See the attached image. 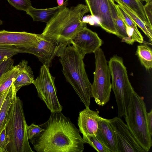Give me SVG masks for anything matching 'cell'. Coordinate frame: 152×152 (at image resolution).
Segmentation results:
<instances>
[{"label":"cell","mask_w":152,"mask_h":152,"mask_svg":"<svg viewBox=\"0 0 152 152\" xmlns=\"http://www.w3.org/2000/svg\"><path fill=\"white\" fill-rule=\"evenodd\" d=\"M39 126L44 130L30 141L37 152H83L85 143L69 118L61 112L51 113L48 119Z\"/></svg>","instance_id":"6da1fadb"},{"label":"cell","mask_w":152,"mask_h":152,"mask_svg":"<svg viewBox=\"0 0 152 152\" xmlns=\"http://www.w3.org/2000/svg\"><path fill=\"white\" fill-rule=\"evenodd\" d=\"M89 11L86 5L79 4L68 8H61L47 23L41 34L43 37L64 46L70 44L72 38L83 28L85 14Z\"/></svg>","instance_id":"7a4b0ae2"},{"label":"cell","mask_w":152,"mask_h":152,"mask_svg":"<svg viewBox=\"0 0 152 152\" xmlns=\"http://www.w3.org/2000/svg\"><path fill=\"white\" fill-rule=\"evenodd\" d=\"M59 57L66 81L85 107H89L92 97V84L86 72L82 56L73 45L69 44L65 47Z\"/></svg>","instance_id":"3957f363"},{"label":"cell","mask_w":152,"mask_h":152,"mask_svg":"<svg viewBox=\"0 0 152 152\" xmlns=\"http://www.w3.org/2000/svg\"><path fill=\"white\" fill-rule=\"evenodd\" d=\"M23 104L15 96L7 116L5 150L6 152H33L28 141Z\"/></svg>","instance_id":"277c9868"},{"label":"cell","mask_w":152,"mask_h":152,"mask_svg":"<svg viewBox=\"0 0 152 152\" xmlns=\"http://www.w3.org/2000/svg\"><path fill=\"white\" fill-rule=\"evenodd\" d=\"M147 112L143 98L134 91L124 116L133 135L148 152L152 146V140L147 126Z\"/></svg>","instance_id":"5b68a950"},{"label":"cell","mask_w":152,"mask_h":152,"mask_svg":"<svg viewBox=\"0 0 152 152\" xmlns=\"http://www.w3.org/2000/svg\"><path fill=\"white\" fill-rule=\"evenodd\" d=\"M108 63L112 78L111 88L117 105L118 117L121 118L124 116L134 90L129 81L122 58L114 55Z\"/></svg>","instance_id":"8992f818"},{"label":"cell","mask_w":152,"mask_h":152,"mask_svg":"<svg viewBox=\"0 0 152 152\" xmlns=\"http://www.w3.org/2000/svg\"><path fill=\"white\" fill-rule=\"evenodd\" d=\"M95 69L91 86L92 97L99 105L104 106L109 100L111 91L110 74L104 54L100 48L94 53Z\"/></svg>","instance_id":"52a82bcc"},{"label":"cell","mask_w":152,"mask_h":152,"mask_svg":"<svg viewBox=\"0 0 152 152\" xmlns=\"http://www.w3.org/2000/svg\"><path fill=\"white\" fill-rule=\"evenodd\" d=\"M55 78L50 74L49 68L43 65L39 76L33 83L37 90L38 97L51 113L61 112L63 108L57 96Z\"/></svg>","instance_id":"ba28073f"},{"label":"cell","mask_w":152,"mask_h":152,"mask_svg":"<svg viewBox=\"0 0 152 152\" xmlns=\"http://www.w3.org/2000/svg\"><path fill=\"white\" fill-rule=\"evenodd\" d=\"M91 16L106 32L118 36L114 17L117 14L114 0H85Z\"/></svg>","instance_id":"9c48e42d"},{"label":"cell","mask_w":152,"mask_h":152,"mask_svg":"<svg viewBox=\"0 0 152 152\" xmlns=\"http://www.w3.org/2000/svg\"><path fill=\"white\" fill-rule=\"evenodd\" d=\"M109 120L116 135L118 152H147L121 118L116 117Z\"/></svg>","instance_id":"30bf717a"},{"label":"cell","mask_w":152,"mask_h":152,"mask_svg":"<svg viewBox=\"0 0 152 152\" xmlns=\"http://www.w3.org/2000/svg\"><path fill=\"white\" fill-rule=\"evenodd\" d=\"M66 47L43 37L35 47H17L22 53L31 54L36 56L43 65L49 68L51 65L53 58L56 56L59 57Z\"/></svg>","instance_id":"8fae6325"},{"label":"cell","mask_w":152,"mask_h":152,"mask_svg":"<svg viewBox=\"0 0 152 152\" xmlns=\"http://www.w3.org/2000/svg\"><path fill=\"white\" fill-rule=\"evenodd\" d=\"M102 41L98 34L85 27L71 39L72 44L84 58L87 54L94 53L102 44Z\"/></svg>","instance_id":"7c38bea8"},{"label":"cell","mask_w":152,"mask_h":152,"mask_svg":"<svg viewBox=\"0 0 152 152\" xmlns=\"http://www.w3.org/2000/svg\"><path fill=\"white\" fill-rule=\"evenodd\" d=\"M43 37L41 34L26 31L0 30V45L34 48Z\"/></svg>","instance_id":"4fadbf2b"},{"label":"cell","mask_w":152,"mask_h":152,"mask_svg":"<svg viewBox=\"0 0 152 152\" xmlns=\"http://www.w3.org/2000/svg\"><path fill=\"white\" fill-rule=\"evenodd\" d=\"M100 117L98 111L91 110L89 107L79 113L77 123L83 136L97 134Z\"/></svg>","instance_id":"5bb4252c"},{"label":"cell","mask_w":152,"mask_h":152,"mask_svg":"<svg viewBox=\"0 0 152 152\" xmlns=\"http://www.w3.org/2000/svg\"><path fill=\"white\" fill-rule=\"evenodd\" d=\"M97 134L110 152H118L116 135L109 119L100 117Z\"/></svg>","instance_id":"9a60e30c"},{"label":"cell","mask_w":152,"mask_h":152,"mask_svg":"<svg viewBox=\"0 0 152 152\" xmlns=\"http://www.w3.org/2000/svg\"><path fill=\"white\" fill-rule=\"evenodd\" d=\"M17 66L19 71L13 83L17 92L22 87L33 84L35 80L33 72L27 61L22 60Z\"/></svg>","instance_id":"2e32d148"},{"label":"cell","mask_w":152,"mask_h":152,"mask_svg":"<svg viewBox=\"0 0 152 152\" xmlns=\"http://www.w3.org/2000/svg\"><path fill=\"white\" fill-rule=\"evenodd\" d=\"M66 0L63 4L60 6L46 9H37L30 7L26 12L34 21L47 23L55 14L62 7L66 6Z\"/></svg>","instance_id":"e0dca14e"},{"label":"cell","mask_w":152,"mask_h":152,"mask_svg":"<svg viewBox=\"0 0 152 152\" xmlns=\"http://www.w3.org/2000/svg\"><path fill=\"white\" fill-rule=\"evenodd\" d=\"M17 93L13 83L0 110V134L5 128L7 113L11 105L13 102L15 97L17 96Z\"/></svg>","instance_id":"ac0fdd59"},{"label":"cell","mask_w":152,"mask_h":152,"mask_svg":"<svg viewBox=\"0 0 152 152\" xmlns=\"http://www.w3.org/2000/svg\"><path fill=\"white\" fill-rule=\"evenodd\" d=\"M116 7L118 15L121 18L125 24L133 29V33L131 37L132 40L134 42L136 41L140 43H143V37L138 30L135 23L119 5L116 4Z\"/></svg>","instance_id":"d6986e66"},{"label":"cell","mask_w":152,"mask_h":152,"mask_svg":"<svg viewBox=\"0 0 152 152\" xmlns=\"http://www.w3.org/2000/svg\"><path fill=\"white\" fill-rule=\"evenodd\" d=\"M125 4L142 20L146 26L152 29V24L148 21L144 5L140 0H119Z\"/></svg>","instance_id":"ffe728a7"},{"label":"cell","mask_w":152,"mask_h":152,"mask_svg":"<svg viewBox=\"0 0 152 152\" xmlns=\"http://www.w3.org/2000/svg\"><path fill=\"white\" fill-rule=\"evenodd\" d=\"M141 64L148 70L152 68V50L147 45L141 44L137 46L136 52Z\"/></svg>","instance_id":"44dd1931"},{"label":"cell","mask_w":152,"mask_h":152,"mask_svg":"<svg viewBox=\"0 0 152 152\" xmlns=\"http://www.w3.org/2000/svg\"><path fill=\"white\" fill-rule=\"evenodd\" d=\"M119 5L128 15L140 28L149 38L151 42L152 41V29L149 27L138 17L125 4L119 0H114Z\"/></svg>","instance_id":"7402d4cb"},{"label":"cell","mask_w":152,"mask_h":152,"mask_svg":"<svg viewBox=\"0 0 152 152\" xmlns=\"http://www.w3.org/2000/svg\"><path fill=\"white\" fill-rule=\"evenodd\" d=\"M19 69L17 65L3 74L0 78V94L9 89L15 81Z\"/></svg>","instance_id":"603a6c76"},{"label":"cell","mask_w":152,"mask_h":152,"mask_svg":"<svg viewBox=\"0 0 152 152\" xmlns=\"http://www.w3.org/2000/svg\"><path fill=\"white\" fill-rule=\"evenodd\" d=\"M83 136V139L84 143L88 144L97 151L110 152L97 134Z\"/></svg>","instance_id":"cb8c5ba5"},{"label":"cell","mask_w":152,"mask_h":152,"mask_svg":"<svg viewBox=\"0 0 152 152\" xmlns=\"http://www.w3.org/2000/svg\"><path fill=\"white\" fill-rule=\"evenodd\" d=\"M20 53H22V52L17 47L0 45V61L12 58Z\"/></svg>","instance_id":"d4e9b609"},{"label":"cell","mask_w":152,"mask_h":152,"mask_svg":"<svg viewBox=\"0 0 152 152\" xmlns=\"http://www.w3.org/2000/svg\"><path fill=\"white\" fill-rule=\"evenodd\" d=\"M9 3L16 9L26 12L32 6L30 0H7Z\"/></svg>","instance_id":"484cf974"},{"label":"cell","mask_w":152,"mask_h":152,"mask_svg":"<svg viewBox=\"0 0 152 152\" xmlns=\"http://www.w3.org/2000/svg\"><path fill=\"white\" fill-rule=\"evenodd\" d=\"M14 63V60L12 58L0 61V78L3 74L13 68Z\"/></svg>","instance_id":"4316f807"},{"label":"cell","mask_w":152,"mask_h":152,"mask_svg":"<svg viewBox=\"0 0 152 152\" xmlns=\"http://www.w3.org/2000/svg\"><path fill=\"white\" fill-rule=\"evenodd\" d=\"M44 130V129L39 126L33 123L30 126L27 125V132L28 139L31 140L35 136Z\"/></svg>","instance_id":"83f0119b"},{"label":"cell","mask_w":152,"mask_h":152,"mask_svg":"<svg viewBox=\"0 0 152 152\" xmlns=\"http://www.w3.org/2000/svg\"><path fill=\"white\" fill-rule=\"evenodd\" d=\"M6 132L5 128L0 134V152H6Z\"/></svg>","instance_id":"f1b7e54d"},{"label":"cell","mask_w":152,"mask_h":152,"mask_svg":"<svg viewBox=\"0 0 152 152\" xmlns=\"http://www.w3.org/2000/svg\"><path fill=\"white\" fill-rule=\"evenodd\" d=\"M144 7L148 19L150 23L152 24V1L146 3L144 5Z\"/></svg>","instance_id":"f546056e"},{"label":"cell","mask_w":152,"mask_h":152,"mask_svg":"<svg viewBox=\"0 0 152 152\" xmlns=\"http://www.w3.org/2000/svg\"><path fill=\"white\" fill-rule=\"evenodd\" d=\"M147 123L148 129L150 135H152V110L147 113Z\"/></svg>","instance_id":"4dcf8cb0"},{"label":"cell","mask_w":152,"mask_h":152,"mask_svg":"<svg viewBox=\"0 0 152 152\" xmlns=\"http://www.w3.org/2000/svg\"><path fill=\"white\" fill-rule=\"evenodd\" d=\"M9 89H10L0 94V110L4 99L9 92Z\"/></svg>","instance_id":"1f68e13d"},{"label":"cell","mask_w":152,"mask_h":152,"mask_svg":"<svg viewBox=\"0 0 152 152\" xmlns=\"http://www.w3.org/2000/svg\"><path fill=\"white\" fill-rule=\"evenodd\" d=\"M57 2L58 6L62 5L64 2V0H57Z\"/></svg>","instance_id":"d6a6232c"},{"label":"cell","mask_w":152,"mask_h":152,"mask_svg":"<svg viewBox=\"0 0 152 152\" xmlns=\"http://www.w3.org/2000/svg\"><path fill=\"white\" fill-rule=\"evenodd\" d=\"M140 0L141 1H145L146 3L152 1V0Z\"/></svg>","instance_id":"836d02e7"},{"label":"cell","mask_w":152,"mask_h":152,"mask_svg":"<svg viewBox=\"0 0 152 152\" xmlns=\"http://www.w3.org/2000/svg\"><path fill=\"white\" fill-rule=\"evenodd\" d=\"M3 24V22L0 19V25H1Z\"/></svg>","instance_id":"e575fe53"}]
</instances>
